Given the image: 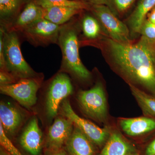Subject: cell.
Returning a JSON list of instances; mask_svg holds the SVG:
<instances>
[{"instance_id": "cell-1", "label": "cell", "mask_w": 155, "mask_h": 155, "mask_svg": "<svg viewBox=\"0 0 155 155\" xmlns=\"http://www.w3.org/2000/svg\"><path fill=\"white\" fill-rule=\"evenodd\" d=\"M96 44L109 61L129 81L155 96V70L147 46L140 39L136 44L123 43L103 37Z\"/></svg>"}, {"instance_id": "cell-2", "label": "cell", "mask_w": 155, "mask_h": 155, "mask_svg": "<svg viewBox=\"0 0 155 155\" xmlns=\"http://www.w3.org/2000/svg\"><path fill=\"white\" fill-rule=\"evenodd\" d=\"M58 45L62 54L60 71L69 74L79 80H89L91 73L81 60L78 34L73 23L68 22L61 25Z\"/></svg>"}, {"instance_id": "cell-3", "label": "cell", "mask_w": 155, "mask_h": 155, "mask_svg": "<svg viewBox=\"0 0 155 155\" xmlns=\"http://www.w3.org/2000/svg\"><path fill=\"white\" fill-rule=\"evenodd\" d=\"M18 34L15 31H8L5 28L4 56L6 70L17 81L41 76L42 74L35 72L23 58Z\"/></svg>"}, {"instance_id": "cell-4", "label": "cell", "mask_w": 155, "mask_h": 155, "mask_svg": "<svg viewBox=\"0 0 155 155\" xmlns=\"http://www.w3.org/2000/svg\"><path fill=\"white\" fill-rule=\"evenodd\" d=\"M73 86L67 73L60 71L51 79L45 91L43 114L48 122L58 116L61 103L73 92Z\"/></svg>"}, {"instance_id": "cell-5", "label": "cell", "mask_w": 155, "mask_h": 155, "mask_svg": "<svg viewBox=\"0 0 155 155\" xmlns=\"http://www.w3.org/2000/svg\"><path fill=\"white\" fill-rule=\"evenodd\" d=\"M78 105L84 114L98 122H106L107 117V100L101 82H97L90 89L78 93Z\"/></svg>"}, {"instance_id": "cell-6", "label": "cell", "mask_w": 155, "mask_h": 155, "mask_svg": "<svg viewBox=\"0 0 155 155\" xmlns=\"http://www.w3.org/2000/svg\"><path fill=\"white\" fill-rule=\"evenodd\" d=\"M43 75L20 79L13 84L0 86L2 94L12 97L20 105L30 110L36 104L37 93L41 86Z\"/></svg>"}, {"instance_id": "cell-7", "label": "cell", "mask_w": 155, "mask_h": 155, "mask_svg": "<svg viewBox=\"0 0 155 155\" xmlns=\"http://www.w3.org/2000/svg\"><path fill=\"white\" fill-rule=\"evenodd\" d=\"M58 114L70 119L74 125L78 127L91 140L92 142L101 147L106 143L110 133L107 127L102 128L88 120L78 115L73 110L67 98L61 103Z\"/></svg>"}, {"instance_id": "cell-8", "label": "cell", "mask_w": 155, "mask_h": 155, "mask_svg": "<svg viewBox=\"0 0 155 155\" xmlns=\"http://www.w3.org/2000/svg\"><path fill=\"white\" fill-rule=\"evenodd\" d=\"M92 11L107 32L109 38L119 42L130 43L129 28L119 20L110 9L104 5H92Z\"/></svg>"}, {"instance_id": "cell-9", "label": "cell", "mask_w": 155, "mask_h": 155, "mask_svg": "<svg viewBox=\"0 0 155 155\" xmlns=\"http://www.w3.org/2000/svg\"><path fill=\"white\" fill-rule=\"evenodd\" d=\"M61 25L43 18L26 27L21 33L27 41L35 47L58 45Z\"/></svg>"}, {"instance_id": "cell-10", "label": "cell", "mask_w": 155, "mask_h": 155, "mask_svg": "<svg viewBox=\"0 0 155 155\" xmlns=\"http://www.w3.org/2000/svg\"><path fill=\"white\" fill-rule=\"evenodd\" d=\"M27 112L14 103L1 101L0 103V124L4 132L9 137L19 133L27 120Z\"/></svg>"}, {"instance_id": "cell-11", "label": "cell", "mask_w": 155, "mask_h": 155, "mask_svg": "<svg viewBox=\"0 0 155 155\" xmlns=\"http://www.w3.org/2000/svg\"><path fill=\"white\" fill-rule=\"evenodd\" d=\"M74 126L70 119L61 115L57 116L49 127L46 138V150L63 148L72 133Z\"/></svg>"}, {"instance_id": "cell-12", "label": "cell", "mask_w": 155, "mask_h": 155, "mask_svg": "<svg viewBox=\"0 0 155 155\" xmlns=\"http://www.w3.org/2000/svg\"><path fill=\"white\" fill-rule=\"evenodd\" d=\"M43 133L35 116L29 119L22 129L19 143L25 151L31 155H40L42 148Z\"/></svg>"}, {"instance_id": "cell-13", "label": "cell", "mask_w": 155, "mask_h": 155, "mask_svg": "<svg viewBox=\"0 0 155 155\" xmlns=\"http://www.w3.org/2000/svg\"><path fill=\"white\" fill-rule=\"evenodd\" d=\"M43 18L42 8L35 2H31L14 20L7 25H2L8 31L21 33L26 27Z\"/></svg>"}, {"instance_id": "cell-14", "label": "cell", "mask_w": 155, "mask_h": 155, "mask_svg": "<svg viewBox=\"0 0 155 155\" xmlns=\"http://www.w3.org/2000/svg\"><path fill=\"white\" fill-rule=\"evenodd\" d=\"M93 143L78 127L74 125L72 133L65 143V150L69 155H94Z\"/></svg>"}, {"instance_id": "cell-15", "label": "cell", "mask_w": 155, "mask_h": 155, "mask_svg": "<svg viewBox=\"0 0 155 155\" xmlns=\"http://www.w3.org/2000/svg\"><path fill=\"white\" fill-rule=\"evenodd\" d=\"M118 122L124 133L129 136H138L155 130V119L147 116L121 118Z\"/></svg>"}, {"instance_id": "cell-16", "label": "cell", "mask_w": 155, "mask_h": 155, "mask_svg": "<svg viewBox=\"0 0 155 155\" xmlns=\"http://www.w3.org/2000/svg\"><path fill=\"white\" fill-rule=\"evenodd\" d=\"M100 155H139L135 147L116 131L110 133Z\"/></svg>"}, {"instance_id": "cell-17", "label": "cell", "mask_w": 155, "mask_h": 155, "mask_svg": "<svg viewBox=\"0 0 155 155\" xmlns=\"http://www.w3.org/2000/svg\"><path fill=\"white\" fill-rule=\"evenodd\" d=\"M155 6V0H140L128 20L130 34H140L142 25Z\"/></svg>"}, {"instance_id": "cell-18", "label": "cell", "mask_w": 155, "mask_h": 155, "mask_svg": "<svg viewBox=\"0 0 155 155\" xmlns=\"http://www.w3.org/2000/svg\"><path fill=\"white\" fill-rule=\"evenodd\" d=\"M42 8L43 18L59 25L67 23L81 11L74 8L63 7H51Z\"/></svg>"}, {"instance_id": "cell-19", "label": "cell", "mask_w": 155, "mask_h": 155, "mask_svg": "<svg viewBox=\"0 0 155 155\" xmlns=\"http://www.w3.org/2000/svg\"><path fill=\"white\" fill-rule=\"evenodd\" d=\"M128 85L145 116L155 117V96L148 94L132 84Z\"/></svg>"}, {"instance_id": "cell-20", "label": "cell", "mask_w": 155, "mask_h": 155, "mask_svg": "<svg viewBox=\"0 0 155 155\" xmlns=\"http://www.w3.org/2000/svg\"><path fill=\"white\" fill-rule=\"evenodd\" d=\"M21 0H0L1 25H5L11 22L16 15Z\"/></svg>"}, {"instance_id": "cell-21", "label": "cell", "mask_w": 155, "mask_h": 155, "mask_svg": "<svg viewBox=\"0 0 155 155\" xmlns=\"http://www.w3.org/2000/svg\"><path fill=\"white\" fill-rule=\"evenodd\" d=\"M35 2L42 8L51 7H63L82 10L89 8L87 3L73 0H35Z\"/></svg>"}, {"instance_id": "cell-22", "label": "cell", "mask_w": 155, "mask_h": 155, "mask_svg": "<svg viewBox=\"0 0 155 155\" xmlns=\"http://www.w3.org/2000/svg\"><path fill=\"white\" fill-rule=\"evenodd\" d=\"M81 27L84 35L86 38L95 40L99 36L101 26L97 18L90 15H86L82 19Z\"/></svg>"}, {"instance_id": "cell-23", "label": "cell", "mask_w": 155, "mask_h": 155, "mask_svg": "<svg viewBox=\"0 0 155 155\" xmlns=\"http://www.w3.org/2000/svg\"><path fill=\"white\" fill-rule=\"evenodd\" d=\"M0 143L2 147L10 155H23L17 149L10 139L4 132L2 125L0 124Z\"/></svg>"}, {"instance_id": "cell-24", "label": "cell", "mask_w": 155, "mask_h": 155, "mask_svg": "<svg viewBox=\"0 0 155 155\" xmlns=\"http://www.w3.org/2000/svg\"><path fill=\"white\" fill-rule=\"evenodd\" d=\"M140 34L143 38L151 42L155 43V24L146 19L142 25Z\"/></svg>"}, {"instance_id": "cell-25", "label": "cell", "mask_w": 155, "mask_h": 155, "mask_svg": "<svg viewBox=\"0 0 155 155\" xmlns=\"http://www.w3.org/2000/svg\"><path fill=\"white\" fill-rule=\"evenodd\" d=\"M136 0H110V9L113 4L116 11L122 14L125 13L133 5Z\"/></svg>"}, {"instance_id": "cell-26", "label": "cell", "mask_w": 155, "mask_h": 155, "mask_svg": "<svg viewBox=\"0 0 155 155\" xmlns=\"http://www.w3.org/2000/svg\"><path fill=\"white\" fill-rule=\"evenodd\" d=\"M18 81L8 71H0V86L15 83Z\"/></svg>"}, {"instance_id": "cell-27", "label": "cell", "mask_w": 155, "mask_h": 155, "mask_svg": "<svg viewBox=\"0 0 155 155\" xmlns=\"http://www.w3.org/2000/svg\"><path fill=\"white\" fill-rule=\"evenodd\" d=\"M140 39L145 43L150 52L155 70V43L151 42L148 41L142 37Z\"/></svg>"}, {"instance_id": "cell-28", "label": "cell", "mask_w": 155, "mask_h": 155, "mask_svg": "<svg viewBox=\"0 0 155 155\" xmlns=\"http://www.w3.org/2000/svg\"><path fill=\"white\" fill-rule=\"evenodd\" d=\"M44 155H69L64 148L55 150H45Z\"/></svg>"}, {"instance_id": "cell-29", "label": "cell", "mask_w": 155, "mask_h": 155, "mask_svg": "<svg viewBox=\"0 0 155 155\" xmlns=\"http://www.w3.org/2000/svg\"><path fill=\"white\" fill-rule=\"evenodd\" d=\"M92 5H104L108 6L110 9V0H85Z\"/></svg>"}, {"instance_id": "cell-30", "label": "cell", "mask_w": 155, "mask_h": 155, "mask_svg": "<svg viewBox=\"0 0 155 155\" xmlns=\"http://www.w3.org/2000/svg\"><path fill=\"white\" fill-rule=\"evenodd\" d=\"M146 155H155V139L147 148Z\"/></svg>"}, {"instance_id": "cell-31", "label": "cell", "mask_w": 155, "mask_h": 155, "mask_svg": "<svg viewBox=\"0 0 155 155\" xmlns=\"http://www.w3.org/2000/svg\"><path fill=\"white\" fill-rule=\"evenodd\" d=\"M146 19L150 22L155 24V6L147 14Z\"/></svg>"}, {"instance_id": "cell-32", "label": "cell", "mask_w": 155, "mask_h": 155, "mask_svg": "<svg viewBox=\"0 0 155 155\" xmlns=\"http://www.w3.org/2000/svg\"><path fill=\"white\" fill-rule=\"evenodd\" d=\"M0 155H10L8 153L6 150L2 147L1 148L0 150Z\"/></svg>"}]
</instances>
